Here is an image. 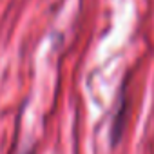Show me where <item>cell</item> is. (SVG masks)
Returning a JSON list of instances; mask_svg holds the SVG:
<instances>
[{"instance_id": "6da1fadb", "label": "cell", "mask_w": 154, "mask_h": 154, "mask_svg": "<svg viewBox=\"0 0 154 154\" xmlns=\"http://www.w3.org/2000/svg\"><path fill=\"white\" fill-rule=\"evenodd\" d=\"M27 154H31V152H27Z\"/></svg>"}]
</instances>
